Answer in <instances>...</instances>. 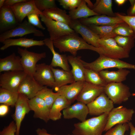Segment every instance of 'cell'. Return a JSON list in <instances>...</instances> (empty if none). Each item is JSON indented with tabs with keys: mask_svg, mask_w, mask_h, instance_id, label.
<instances>
[{
	"mask_svg": "<svg viewBox=\"0 0 135 135\" xmlns=\"http://www.w3.org/2000/svg\"><path fill=\"white\" fill-rule=\"evenodd\" d=\"M85 0L86 4H87V6L90 9L92 10L94 7V4H93L90 0Z\"/></svg>",
	"mask_w": 135,
	"mask_h": 135,
	"instance_id": "obj_51",
	"label": "cell"
},
{
	"mask_svg": "<svg viewBox=\"0 0 135 135\" xmlns=\"http://www.w3.org/2000/svg\"><path fill=\"white\" fill-rule=\"evenodd\" d=\"M114 104L104 92L87 106L89 114L98 116L104 114H108L114 108Z\"/></svg>",
	"mask_w": 135,
	"mask_h": 135,
	"instance_id": "obj_11",
	"label": "cell"
},
{
	"mask_svg": "<svg viewBox=\"0 0 135 135\" xmlns=\"http://www.w3.org/2000/svg\"><path fill=\"white\" fill-rule=\"evenodd\" d=\"M127 0H115L114 1L118 6H122L124 4Z\"/></svg>",
	"mask_w": 135,
	"mask_h": 135,
	"instance_id": "obj_50",
	"label": "cell"
},
{
	"mask_svg": "<svg viewBox=\"0 0 135 135\" xmlns=\"http://www.w3.org/2000/svg\"><path fill=\"white\" fill-rule=\"evenodd\" d=\"M112 0H96L92 10L99 15L116 16L112 10Z\"/></svg>",
	"mask_w": 135,
	"mask_h": 135,
	"instance_id": "obj_33",
	"label": "cell"
},
{
	"mask_svg": "<svg viewBox=\"0 0 135 135\" xmlns=\"http://www.w3.org/2000/svg\"><path fill=\"white\" fill-rule=\"evenodd\" d=\"M78 20L82 24L85 25L94 24L100 26H111L124 22L117 16L111 17L104 15H96Z\"/></svg>",
	"mask_w": 135,
	"mask_h": 135,
	"instance_id": "obj_22",
	"label": "cell"
},
{
	"mask_svg": "<svg viewBox=\"0 0 135 135\" xmlns=\"http://www.w3.org/2000/svg\"><path fill=\"white\" fill-rule=\"evenodd\" d=\"M117 24L111 26H100L94 24H89L87 26L98 35L100 39H106L114 38L116 35L114 33V29L118 25Z\"/></svg>",
	"mask_w": 135,
	"mask_h": 135,
	"instance_id": "obj_32",
	"label": "cell"
},
{
	"mask_svg": "<svg viewBox=\"0 0 135 135\" xmlns=\"http://www.w3.org/2000/svg\"><path fill=\"white\" fill-rule=\"evenodd\" d=\"M18 52L21 56L20 60L24 71L27 74L33 75L37 62L46 57L45 52L37 53L28 50L26 48H17Z\"/></svg>",
	"mask_w": 135,
	"mask_h": 135,
	"instance_id": "obj_8",
	"label": "cell"
},
{
	"mask_svg": "<svg viewBox=\"0 0 135 135\" xmlns=\"http://www.w3.org/2000/svg\"><path fill=\"white\" fill-rule=\"evenodd\" d=\"M68 14L72 20H79L99 15L88 7L85 0H82L77 8L69 11Z\"/></svg>",
	"mask_w": 135,
	"mask_h": 135,
	"instance_id": "obj_31",
	"label": "cell"
},
{
	"mask_svg": "<svg viewBox=\"0 0 135 135\" xmlns=\"http://www.w3.org/2000/svg\"><path fill=\"white\" fill-rule=\"evenodd\" d=\"M67 56L68 62L72 68L71 71L75 82L85 81L84 76L85 68L80 61L81 57L73 56Z\"/></svg>",
	"mask_w": 135,
	"mask_h": 135,
	"instance_id": "obj_30",
	"label": "cell"
},
{
	"mask_svg": "<svg viewBox=\"0 0 135 135\" xmlns=\"http://www.w3.org/2000/svg\"><path fill=\"white\" fill-rule=\"evenodd\" d=\"M38 135H58L57 134H48L47 130L45 129L38 128L36 130Z\"/></svg>",
	"mask_w": 135,
	"mask_h": 135,
	"instance_id": "obj_48",
	"label": "cell"
},
{
	"mask_svg": "<svg viewBox=\"0 0 135 135\" xmlns=\"http://www.w3.org/2000/svg\"><path fill=\"white\" fill-rule=\"evenodd\" d=\"M44 40V45L50 49L52 54V58L50 66L53 68L59 67L64 70L70 71L68 56L66 55L60 54L55 50L53 41L50 38H45Z\"/></svg>",
	"mask_w": 135,
	"mask_h": 135,
	"instance_id": "obj_23",
	"label": "cell"
},
{
	"mask_svg": "<svg viewBox=\"0 0 135 135\" xmlns=\"http://www.w3.org/2000/svg\"><path fill=\"white\" fill-rule=\"evenodd\" d=\"M39 16L47 28L50 39L53 41L66 35L76 32L66 24L49 19L43 15H40Z\"/></svg>",
	"mask_w": 135,
	"mask_h": 135,
	"instance_id": "obj_9",
	"label": "cell"
},
{
	"mask_svg": "<svg viewBox=\"0 0 135 135\" xmlns=\"http://www.w3.org/2000/svg\"><path fill=\"white\" fill-rule=\"evenodd\" d=\"M51 68L54 74V80L53 89L56 91L63 86L68 84H71L75 82L71 70L67 71L63 70L56 69L51 66Z\"/></svg>",
	"mask_w": 135,
	"mask_h": 135,
	"instance_id": "obj_26",
	"label": "cell"
},
{
	"mask_svg": "<svg viewBox=\"0 0 135 135\" xmlns=\"http://www.w3.org/2000/svg\"><path fill=\"white\" fill-rule=\"evenodd\" d=\"M84 76L86 82L98 86L104 87L108 84L99 72L90 69L85 68Z\"/></svg>",
	"mask_w": 135,
	"mask_h": 135,
	"instance_id": "obj_35",
	"label": "cell"
},
{
	"mask_svg": "<svg viewBox=\"0 0 135 135\" xmlns=\"http://www.w3.org/2000/svg\"><path fill=\"white\" fill-rule=\"evenodd\" d=\"M42 12L43 15L48 18L69 26L72 20L65 10L57 7L46 10Z\"/></svg>",
	"mask_w": 135,
	"mask_h": 135,
	"instance_id": "obj_28",
	"label": "cell"
},
{
	"mask_svg": "<svg viewBox=\"0 0 135 135\" xmlns=\"http://www.w3.org/2000/svg\"><path fill=\"white\" fill-rule=\"evenodd\" d=\"M5 0H0V8L4 6Z\"/></svg>",
	"mask_w": 135,
	"mask_h": 135,
	"instance_id": "obj_52",
	"label": "cell"
},
{
	"mask_svg": "<svg viewBox=\"0 0 135 135\" xmlns=\"http://www.w3.org/2000/svg\"><path fill=\"white\" fill-rule=\"evenodd\" d=\"M32 76L41 86L50 87L54 89V80L50 65L45 63L37 64L35 71Z\"/></svg>",
	"mask_w": 135,
	"mask_h": 135,
	"instance_id": "obj_12",
	"label": "cell"
},
{
	"mask_svg": "<svg viewBox=\"0 0 135 135\" xmlns=\"http://www.w3.org/2000/svg\"><path fill=\"white\" fill-rule=\"evenodd\" d=\"M3 45L0 48V50H4L12 46H16L29 48L35 46H41L44 45V40H36L33 38L22 37L18 38H9L2 42Z\"/></svg>",
	"mask_w": 135,
	"mask_h": 135,
	"instance_id": "obj_24",
	"label": "cell"
},
{
	"mask_svg": "<svg viewBox=\"0 0 135 135\" xmlns=\"http://www.w3.org/2000/svg\"><path fill=\"white\" fill-rule=\"evenodd\" d=\"M104 91V87L85 82L76 100L87 105L94 100Z\"/></svg>",
	"mask_w": 135,
	"mask_h": 135,
	"instance_id": "obj_16",
	"label": "cell"
},
{
	"mask_svg": "<svg viewBox=\"0 0 135 135\" xmlns=\"http://www.w3.org/2000/svg\"><path fill=\"white\" fill-rule=\"evenodd\" d=\"M60 5L65 9L72 10L77 8L82 0H58Z\"/></svg>",
	"mask_w": 135,
	"mask_h": 135,
	"instance_id": "obj_41",
	"label": "cell"
},
{
	"mask_svg": "<svg viewBox=\"0 0 135 135\" xmlns=\"http://www.w3.org/2000/svg\"><path fill=\"white\" fill-rule=\"evenodd\" d=\"M19 93L0 88V103L8 106H15L18 99Z\"/></svg>",
	"mask_w": 135,
	"mask_h": 135,
	"instance_id": "obj_34",
	"label": "cell"
},
{
	"mask_svg": "<svg viewBox=\"0 0 135 135\" xmlns=\"http://www.w3.org/2000/svg\"><path fill=\"white\" fill-rule=\"evenodd\" d=\"M89 114L87 105L80 102L70 105L63 110V117L65 119L76 118L81 122L84 121Z\"/></svg>",
	"mask_w": 135,
	"mask_h": 135,
	"instance_id": "obj_18",
	"label": "cell"
},
{
	"mask_svg": "<svg viewBox=\"0 0 135 135\" xmlns=\"http://www.w3.org/2000/svg\"><path fill=\"white\" fill-rule=\"evenodd\" d=\"M85 82V81H76L69 85H66L60 87L56 91L60 95L64 96L72 103L76 100Z\"/></svg>",
	"mask_w": 135,
	"mask_h": 135,
	"instance_id": "obj_21",
	"label": "cell"
},
{
	"mask_svg": "<svg viewBox=\"0 0 135 135\" xmlns=\"http://www.w3.org/2000/svg\"><path fill=\"white\" fill-rule=\"evenodd\" d=\"M113 32L116 35L134 37L132 30L128 24L124 22L119 24L114 29Z\"/></svg>",
	"mask_w": 135,
	"mask_h": 135,
	"instance_id": "obj_38",
	"label": "cell"
},
{
	"mask_svg": "<svg viewBox=\"0 0 135 135\" xmlns=\"http://www.w3.org/2000/svg\"><path fill=\"white\" fill-rule=\"evenodd\" d=\"M132 95L133 96L135 97V92H134V93H132Z\"/></svg>",
	"mask_w": 135,
	"mask_h": 135,
	"instance_id": "obj_53",
	"label": "cell"
},
{
	"mask_svg": "<svg viewBox=\"0 0 135 135\" xmlns=\"http://www.w3.org/2000/svg\"><path fill=\"white\" fill-rule=\"evenodd\" d=\"M54 46L60 52H69L76 56L77 51L81 50H89L100 54V48L88 44L75 32L64 36L53 41Z\"/></svg>",
	"mask_w": 135,
	"mask_h": 135,
	"instance_id": "obj_1",
	"label": "cell"
},
{
	"mask_svg": "<svg viewBox=\"0 0 135 135\" xmlns=\"http://www.w3.org/2000/svg\"><path fill=\"white\" fill-rule=\"evenodd\" d=\"M131 6L127 10V15L130 16H135V0H129Z\"/></svg>",
	"mask_w": 135,
	"mask_h": 135,
	"instance_id": "obj_45",
	"label": "cell"
},
{
	"mask_svg": "<svg viewBox=\"0 0 135 135\" xmlns=\"http://www.w3.org/2000/svg\"><path fill=\"white\" fill-rule=\"evenodd\" d=\"M128 124L130 130V135H135V127L131 122H129Z\"/></svg>",
	"mask_w": 135,
	"mask_h": 135,
	"instance_id": "obj_49",
	"label": "cell"
},
{
	"mask_svg": "<svg viewBox=\"0 0 135 135\" xmlns=\"http://www.w3.org/2000/svg\"><path fill=\"white\" fill-rule=\"evenodd\" d=\"M44 87L39 84L33 76L27 74L21 83L18 92L30 99L36 96L38 92Z\"/></svg>",
	"mask_w": 135,
	"mask_h": 135,
	"instance_id": "obj_17",
	"label": "cell"
},
{
	"mask_svg": "<svg viewBox=\"0 0 135 135\" xmlns=\"http://www.w3.org/2000/svg\"><path fill=\"white\" fill-rule=\"evenodd\" d=\"M98 43L100 50V55L119 59L127 58L129 56L130 53L120 46L114 38L100 39Z\"/></svg>",
	"mask_w": 135,
	"mask_h": 135,
	"instance_id": "obj_4",
	"label": "cell"
},
{
	"mask_svg": "<svg viewBox=\"0 0 135 135\" xmlns=\"http://www.w3.org/2000/svg\"><path fill=\"white\" fill-rule=\"evenodd\" d=\"M72 103L64 96L60 95L53 103L50 109L49 119L53 121H56L61 118V111L66 108Z\"/></svg>",
	"mask_w": 135,
	"mask_h": 135,
	"instance_id": "obj_29",
	"label": "cell"
},
{
	"mask_svg": "<svg viewBox=\"0 0 135 135\" xmlns=\"http://www.w3.org/2000/svg\"><path fill=\"white\" fill-rule=\"evenodd\" d=\"M20 23L11 7L3 6L0 8V32L12 29Z\"/></svg>",
	"mask_w": 135,
	"mask_h": 135,
	"instance_id": "obj_19",
	"label": "cell"
},
{
	"mask_svg": "<svg viewBox=\"0 0 135 135\" xmlns=\"http://www.w3.org/2000/svg\"><path fill=\"white\" fill-rule=\"evenodd\" d=\"M24 71L20 57L14 53L0 59V72L9 71Z\"/></svg>",
	"mask_w": 135,
	"mask_h": 135,
	"instance_id": "obj_25",
	"label": "cell"
},
{
	"mask_svg": "<svg viewBox=\"0 0 135 135\" xmlns=\"http://www.w3.org/2000/svg\"><path fill=\"white\" fill-rule=\"evenodd\" d=\"M30 34H33L34 36L38 37L44 36L41 31L37 29L28 21L25 20L15 28L0 34V42L2 43L5 40L11 38L21 37Z\"/></svg>",
	"mask_w": 135,
	"mask_h": 135,
	"instance_id": "obj_6",
	"label": "cell"
},
{
	"mask_svg": "<svg viewBox=\"0 0 135 135\" xmlns=\"http://www.w3.org/2000/svg\"><path fill=\"white\" fill-rule=\"evenodd\" d=\"M114 38L120 46L129 53L134 46L135 38L134 37L116 35Z\"/></svg>",
	"mask_w": 135,
	"mask_h": 135,
	"instance_id": "obj_37",
	"label": "cell"
},
{
	"mask_svg": "<svg viewBox=\"0 0 135 135\" xmlns=\"http://www.w3.org/2000/svg\"><path fill=\"white\" fill-rule=\"evenodd\" d=\"M129 128L128 123L118 124L108 130L103 135H124L125 132Z\"/></svg>",
	"mask_w": 135,
	"mask_h": 135,
	"instance_id": "obj_39",
	"label": "cell"
},
{
	"mask_svg": "<svg viewBox=\"0 0 135 135\" xmlns=\"http://www.w3.org/2000/svg\"><path fill=\"white\" fill-rule=\"evenodd\" d=\"M11 7L19 23L22 22L24 18L30 14L34 13L43 15L42 12L36 8L34 0L18 3Z\"/></svg>",
	"mask_w": 135,
	"mask_h": 135,
	"instance_id": "obj_15",
	"label": "cell"
},
{
	"mask_svg": "<svg viewBox=\"0 0 135 135\" xmlns=\"http://www.w3.org/2000/svg\"><path fill=\"white\" fill-rule=\"evenodd\" d=\"M134 113L133 109L128 108L122 106L114 108L108 114L104 131H107L118 124L129 123L132 120Z\"/></svg>",
	"mask_w": 135,
	"mask_h": 135,
	"instance_id": "obj_7",
	"label": "cell"
},
{
	"mask_svg": "<svg viewBox=\"0 0 135 135\" xmlns=\"http://www.w3.org/2000/svg\"><path fill=\"white\" fill-rule=\"evenodd\" d=\"M104 92L114 104H118L127 101L131 95L129 88L122 82L108 84Z\"/></svg>",
	"mask_w": 135,
	"mask_h": 135,
	"instance_id": "obj_5",
	"label": "cell"
},
{
	"mask_svg": "<svg viewBox=\"0 0 135 135\" xmlns=\"http://www.w3.org/2000/svg\"><path fill=\"white\" fill-rule=\"evenodd\" d=\"M53 89L44 86L38 92L36 96L43 99L50 110L56 99L60 95L58 92H54Z\"/></svg>",
	"mask_w": 135,
	"mask_h": 135,
	"instance_id": "obj_36",
	"label": "cell"
},
{
	"mask_svg": "<svg viewBox=\"0 0 135 135\" xmlns=\"http://www.w3.org/2000/svg\"><path fill=\"white\" fill-rule=\"evenodd\" d=\"M69 26L88 44L95 47L99 48L98 41L100 38L87 26L82 24L78 20H72Z\"/></svg>",
	"mask_w": 135,
	"mask_h": 135,
	"instance_id": "obj_14",
	"label": "cell"
},
{
	"mask_svg": "<svg viewBox=\"0 0 135 135\" xmlns=\"http://www.w3.org/2000/svg\"><path fill=\"white\" fill-rule=\"evenodd\" d=\"M27 0H6L4 6L12 7L18 3L26 2Z\"/></svg>",
	"mask_w": 135,
	"mask_h": 135,
	"instance_id": "obj_46",
	"label": "cell"
},
{
	"mask_svg": "<svg viewBox=\"0 0 135 135\" xmlns=\"http://www.w3.org/2000/svg\"><path fill=\"white\" fill-rule=\"evenodd\" d=\"M99 72L102 78L108 84L122 82L125 81L130 72L127 69L123 68L114 71L103 70Z\"/></svg>",
	"mask_w": 135,
	"mask_h": 135,
	"instance_id": "obj_27",
	"label": "cell"
},
{
	"mask_svg": "<svg viewBox=\"0 0 135 135\" xmlns=\"http://www.w3.org/2000/svg\"><path fill=\"white\" fill-rule=\"evenodd\" d=\"M31 110L34 112V117L38 118L47 122L50 120V109L44 101L37 96L29 99Z\"/></svg>",
	"mask_w": 135,
	"mask_h": 135,
	"instance_id": "obj_20",
	"label": "cell"
},
{
	"mask_svg": "<svg viewBox=\"0 0 135 135\" xmlns=\"http://www.w3.org/2000/svg\"><path fill=\"white\" fill-rule=\"evenodd\" d=\"M16 126L15 122L12 121L9 125L0 132V135H16Z\"/></svg>",
	"mask_w": 135,
	"mask_h": 135,
	"instance_id": "obj_44",
	"label": "cell"
},
{
	"mask_svg": "<svg viewBox=\"0 0 135 135\" xmlns=\"http://www.w3.org/2000/svg\"><path fill=\"white\" fill-rule=\"evenodd\" d=\"M34 2L36 8L42 12L57 7L54 0H34Z\"/></svg>",
	"mask_w": 135,
	"mask_h": 135,
	"instance_id": "obj_40",
	"label": "cell"
},
{
	"mask_svg": "<svg viewBox=\"0 0 135 135\" xmlns=\"http://www.w3.org/2000/svg\"><path fill=\"white\" fill-rule=\"evenodd\" d=\"M116 16L126 23L132 30L134 37L135 38V16L125 15L117 12L115 13Z\"/></svg>",
	"mask_w": 135,
	"mask_h": 135,
	"instance_id": "obj_42",
	"label": "cell"
},
{
	"mask_svg": "<svg viewBox=\"0 0 135 135\" xmlns=\"http://www.w3.org/2000/svg\"><path fill=\"white\" fill-rule=\"evenodd\" d=\"M39 15L36 14H32L28 15L27 17L28 22L34 26L44 30L45 28L42 25L40 20Z\"/></svg>",
	"mask_w": 135,
	"mask_h": 135,
	"instance_id": "obj_43",
	"label": "cell"
},
{
	"mask_svg": "<svg viewBox=\"0 0 135 135\" xmlns=\"http://www.w3.org/2000/svg\"><path fill=\"white\" fill-rule=\"evenodd\" d=\"M29 99L24 95L19 93L17 100L15 104V110L13 118L16 126V135H20L22 122L26 115L30 110Z\"/></svg>",
	"mask_w": 135,
	"mask_h": 135,
	"instance_id": "obj_13",
	"label": "cell"
},
{
	"mask_svg": "<svg viewBox=\"0 0 135 135\" xmlns=\"http://www.w3.org/2000/svg\"><path fill=\"white\" fill-rule=\"evenodd\" d=\"M26 74L24 71L5 72L0 75V88L18 92L22 82Z\"/></svg>",
	"mask_w": 135,
	"mask_h": 135,
	"instance_id": "obj_10",
	"label": "cell"
},
{
	"mask_svg": "<svg viewBox=\"0 0 135 135\" xmlns=\"http://www.w3.org/2000/svg\"><path fill=\"white\" fill-rule=\"evenodd\" d=\"M80 61L85 68L98 72L110 68L135 70V65L127 63L120 59L111 58L102 55H100L97 59L91 62H86L81 58Z\"/></svg>",
	"mask_w": 135,
	"mask_h": 135,
	"instance_id": "obj_3",
	"label": "cell"
},
{
	"mask_svg": "<svg viewBox=\"0 0 135 135\" xmlns=\"http://www.w3.org/2000/svg\"><path fill=\"white\" fill-rule=\"evenodd\" d=\"M8 106L5 104H2L0 106V116H3L6 115L8 113Z\"/></svg>",
	"mask_w": 135,
	"mask_h": 135,
	"instance_id": "obj_47",
	"label": "cell"
},
{
	"mask_svg": "<svg viewBox=\"0 0 135 135\" xmlns=\"http://www.w3.org/2000/svg\"><path fill=\"white\" fill-rule=\"evenodd\" d=\"M108 114H104L75 123L73 135H102L106 123Z\"/></svg>",
	"mask_w": 135,
	"mask_h": 135,
	"instance_id": "obj_2",
	"label": "cell"
}]
</instances>
